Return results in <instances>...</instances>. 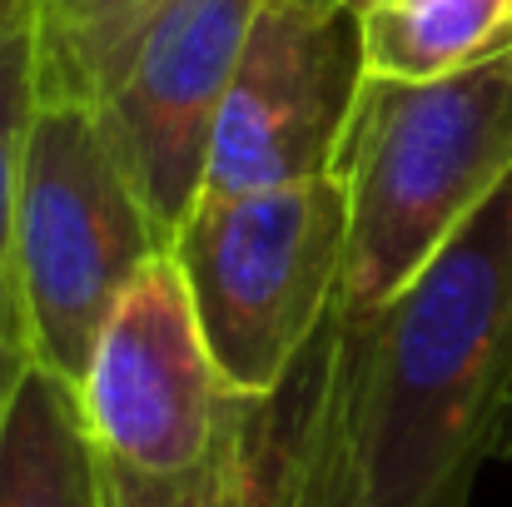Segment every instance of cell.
<instances>
[{"label":"cell","mask_w":512,"mask_h":507,"mask_svg":"<svg viewBox=\"0 0 512 507\" xmlns=\"http://www.w3.org/2000/svg\"><path fill=\"white\" fill-rule=\"evenodd\" d=\"M512 174V50L448 80L363 75L334 179L348 199L339 314L388 304Z\"/></svg>","instance_id":"obj_2"},{"label":"cell","mask_w":512,"mask_h":507,"mask_svg":"<svg viewBox=\"0 0 512 507\" xmlns=\"http://www.w3.org/2000/svg\"><path fill=\"white\" fill-rule=\"evenodd\" d=\"M0 507H100V448L80 393L30 363L0 423Z\"/></svg>","instance_id":"obj_9"},{"label":"cell","mask_w":512,"mask_h":507,"mask_svg":"<svg viewBox=\"0 0 512 507\" xmlns=\"http://www.w3.org/2000/svg\"><path fill=\"white\" fill-rule=\"evenodd\" d=\"M343 249L348 199L334 174L259 194H204L184 214L170 254L234 393L264 398L284 388L339 314Z\"/></svg>","instance_id":"obj_3"},{"label":"cell","mask_w":512,"mask_h":507,"mask_svg":"<svg viewBox=\"0 0 512 507\" xmlns=\"http://www.w3.org/2000/svg\"><path fill=\"white\" fill-rule=\"evenodd\" d=\"M493 458H508L512 463V393H508V408H503V423H498V438H493Z\"/></svg>","instance_id":"obj_14"},{"label":"cell","mask_w":512,"mask_h":507,"mask_svg":"<svg viewBox=\"0 0 512 507\" xmlns=\"http://www.w3.org/2000/svg\"><path fill=\"white\" fill-rule=\"evenodd\" d=\"M40 105V0H0V274L10 269V229L30 120Z\"/></svg>","instance_id":"obj_12"},{"label":"cell","mask_w":512,"mask_h":507,"mask_svg":"<svg viewBox=\"0 0 512 507\" xmlns=\"http://www.w3.org/2000/svg\"><path fill=\"white\" fill-rule=\"evenodd\" d=\"M348 5H353V10H358V5H363V0H348Z\"/></svg>","instance_id":"obj_17"},{"label":"cell","mask_w":512,"mask_h":507,"mask_svg":"<svg viewBox=\"0 0 512 507\" xmlns=\"http://www.w3.org/2000/svg\"><path fill=\"white\" fill-rule=\"evenodd\" d=\"M339 314L284 388L239 398L204 463L150 478L100 458V507H334Z\"/></svg>","instance_id":"obj_8"},{"label":"cell","mask_w":512,"mask_h":507,"mask_svg":"<svg viewBox=\"0 0 512 507\" xmlns=\"http://www.w3.org/2000/svg\"><path fill=\"white\" fill-rule=\"evenodd\" d=\"M353 15L378 80H448L512 50V0H363Z\"/></svg>","instance_id":"obj_10"},{"label":"cell","mask_w":512,"mask_h":507,"mask_svg":"<svg viewBox=\"0 0 512 507\" xmlns=\"http://www.w3.org/2000/svg\"><path fill=\"white\" fill-rule=\"evenodd\" d=\"M35 348H30V329H25V309H20V289L15 274H0V423L10 413V398L20 388V378L30 373Z\"/></svg>","instance_id":"obj_13"},{"label":"cell","mask_w":512,"mask_h":507,"mask_svg":"<svg viewBox=\"0 0 512 507\" xmlns=\"http://www.w3.org/2000/svg\"><path fill=\"white\" fill-rule=\"evenodd\" d=\"M170 0H75L40 25V100H90L120 75L140 30Z\"/></svg>","instance_id":"obj_11"},{"label":"cell","mask_w":512,"mask_h":507,"mask_svg":"<svg viewBox=\"0 0 512 507\" xmlns=\"http://www.w3.org/2000/svg\"><path fill=\"white\" fill-rule=\"evenodd\" d=\"M75 0H40V25H50V20H60L65 10H70Z\"/></svg>","instance_id":"obj_15"},{"label":"cell","mask_w":512,"mask_h":507,"mask_svg":"<svg viewBox=\"0 0 512 507\" xmlns=\"http://www.w3.org/2000/svg\"><path fill=\"white\" fill-rule=\"evenodd\" d=\"M100 458L170 478L209 458L239 398L194 319L174 254H155L115 299L75 383Z\"/></svg>","instance_id":"obj_5"},{"label":"cell","mask_w":512,"mask_h":507,"mask_svg":"<svg viewBox=\"0 0 512 507\" xmlns=\"http://www.w3.org/2000/svg\"><path fill=\"white\" fill-rule=\"evenodd\" d=\"M165 249L95 105L40 100L10 229V274L35 363L80 383L115 299Z\"/></svg>","instance_id":"obj_4"},{"label":"cell","mask_w":512,"mask_h":507,"mask_svg":"<svg viewBox=\"0 0 512 507\" xmlns=\"http://www.w3.org/2000/svg\"><path fill=\"white\" fill-rule=\"evenodd\" d=\"M299 5H309V10H339L348 0H299Z\"/></svg>","instance_id":"obj_16"},{"label":"cell","mask_w":512,"mask_h":507,"mask_svg":"<svg viewBox=\"0 0 512 507\" xmlns=\"http://www.w3.org/2000/svg\"><path fill=\"white\" fill-rule=\"evenodd\" d=\"M363 75L353 5L309 10L299 0H259L219 110L204 194L224 199L329 179Z\"/></svg>","instance_id":"obj_6"},{"label":"cell","mask_w":512,"mask_h":507,"mask_svg":"<svg viewBox=\"0 0 512 507\" xmlns=\"http://www.w3.org/2000/svg\"><path fill=\"white\" fill-rule=\"evenodd\" d=\"M254 10L259 0H170L140 30L120 75L95 95L115 160L165 244L204 194L219 110Z\"/></svg>","instance_id":"obj_7"},{"label":"cell","mask_w":512,"mask_h":507,"mask_svg":"<svg viewBox=\"0 0 512 507\" xmlns=\"http://www.w3.org/2000/svg\"><path fill=\"white\" fill-rule=\"evenodd\" d=\"M512 393V174L373 314H339L334 507H468Z\"/></svg>","instance_id":"obj_1"}]
</instances>
